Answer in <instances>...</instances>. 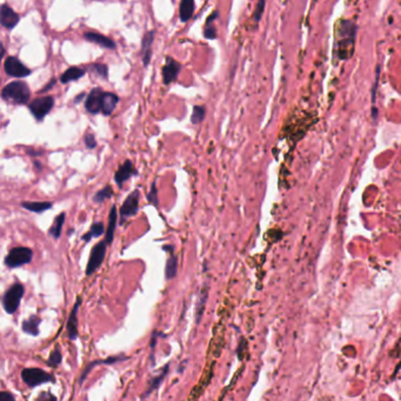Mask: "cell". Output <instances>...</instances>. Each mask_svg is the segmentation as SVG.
Listing matches in <instances>:
<instances>
[{"label":"cell","mask_w":401,"mask_h":401,"mask_svg":"<svg viewBox=\"0 0 401 401\" xmlns=\"http://www.w3.org/2000/svg\"><path fill=\"white\" fill-rule=\"evenodd\" d=\"M84 75H85L84 68L72 66L68 68V70H66V72L62 73L60 76V81L62 82V84H67V82H70V81L78 80V79H80Z\"/></svg>","instance_id":"d4e9b609"},{"label":"cell","mask_w":401,"mask_h":401,"mask_svg":"<svg viewBox=\"0 0 401 401\" xmlns=\"http://www.w3.org/2000/svg\"><path fill=\"white\" fill-rule=\"evenodd\" d=\"M33 259V251L28 247H14V248L10 249L7 255L5 257V265L8 268H18L26 264H30Z\"/></svg>","instance_id":"5b68a950"},{"label":"cell","mask_w":401,"mask_h":401,"mask_svg":"<svg viewBox=\"0 0 401 401\" xmlns=\"http://www.w3.org/2000/svg\"><path fill=\"white\" fill-rule=\"evenodd\" d=\"M55 82H56V80H55V79H52V80H51V82H50V84H48V85H46V87H45V89H44V90H41V93H42V92H45V91L50 90V89H51V87H52V85H53V84H55Z\"/></svg>","instance_id":"60d3db41"},{"label":"cell","mask_w":401,"mask_h":401,"mask_svg":"<svg viewBox=\"0 0 401 401\" xmlns=\"http://www.w3.org/2000/svg\"><path fill=\"white\" fill-rule=\"evenodd\" d=\"M85 40L90 41V42H95V44L100 45V46L105 48H110V50H115V42L112 40V39L107 38V37L102 36V34L95 33V32H86L84 34Z\"/></svg>","instance_id":"d6986e66"},{"label":"cell","mask_w":401,"mask_h":401,"mask_svg":"<svg viewBox=\"0 0 401 401\" xmlns=\"http://www.w3.org/2000/svg\"><path fill=\"white\" fill-rule=\"evenodd\" d=\"M81 304V298L79 297L76 299V303L73 306L72 311H71L70 315H68L67 321H66V331H67V337L70 340H76L78 338V312H79V307H80Z\"/></svg>","instance_id":"8fae6325"},{"label":"cell","mask_w":401,"mask_h":401,"mask_svg":"<svg viewBox=\"0 0 401 401\" xmlns=\"http://www.w3.org/2000/svg\"><path fill=\"white\" fill-rule=\"evenodd\" d=\"M218 16H219L218 11H214V12H213L211 16L207 18L206 26H205V31H204L205 38L215 39V37H217V31H215V27H214V25H213V21H214L215 18H218Z\"/></svg>","instance_id":"f1b7e54d"},{"label":"cell","mask_w":401,"mask_h":401,"mask_svg":"<svg viewBox=\"0 0 401 401\" xmlns=\"http://www.w3.org/2000/svg\"><path fill=\"white\" fill-rule=\"evenodd\" d=\"M139 198H140V193H139L138 190H134L125 199L120 207V211H119L120 225H123L130 217L135 215L136 212L139 211Z\"/></svg>","instance_id":"ba28073f"},{"label":"cell","mask_w":401,"mask_h":401,"mask_svg":"<svg viewBox=\"0 0 401 401\" xmlns=\"http://www.w3.org/2000/svg\"><path fill=\"white\" fill-rule=\"evenodd\" d=\"M116 224H118V210H116L115 205H113L110 210L109 224H107L106 232H105V240H106V243L109 244V245L113 243V239H115Z\"/></svg>","instance_id":"e0dca14e"},{"label":"cell","mask_w":401,"mask_h":401,"mask_svg":"<svg viewBox=\"0 0 401 401\" xmlns=\"http://www.w3.org/2000/svg\"><path fill=\"white\" fill-rule=\"evenodd\" d=\"M0 400H2V401H13L14 400V395L11 393V392H6V391H4V392H1V393H0Z\"/></svg>","instance_id":"74e56055"},{"label":"cell","mask_w":401,"mask_h":401,"mask_svg":"<svg viewBox=\"0 0 401 401\" xmlns=\"http://www.w3.org/2000/svg\"><path fill=\"white\" fill-rule=\"evenodd\" d=\"M112 195H113L112 187H111L110 185H107V186H105L104 189H101L100 191H98V192L95 193V197H93V201H95V204H101V203H104L105 200H107V199H110Z\"/></svg>","instance_id":"f546056e"},{"label":"cell","mask_w":401,"mask_h":401,"mask_svg":"<svg viewBox=\"0 0 401 401\" xmlns=\"http://www.w3.org/2000/svg\"><path fill=\"white\" fill-rule=\"evenodd\" d=\"M264 8H265V0H258L257 7H255V11H254L255 21L260 20L261 16H263V13H264Z\"/></svg>","instance_id":"d590c367"},{"label":"cell","mask_w":401,"mask_h":401,"mask_svg":"<svg viewBox=\"0 0 401 401\" xmlns=\"http://www.w3.org/2000/svg\"><path fill=\"white\" fill-rule=\"evenodd\" d=\"M160 335H163V333H160V332H158V331H153L152 335H151L150 347H151V349H152V354H151V363H152V365H154V354L153 353H154L156 340H158V338L160 337Z\"/></svg>","instance_id":"e575fe53"},{"label":"cell","mask_w":401,"mask_h":401,"mask_svg":"<svg viewBox=\"0 0 401 401\" xmlns=\"http://www.w3.org/2000/svg\"><path fill=\"white\" fill-rule=\"evenodd\" d=\"M4 68L5 72L8 76H14V78H22V76H27L31 75V71L17 57H8V58H6Z\"/></svg>","instance_id":"9c48e42d"},{"label":"cell","mask_w":401,"mask_h":401,"mask_svg":"<svg viewBox=\"0 0 401 401\" xmlns=\"http://www.w3.org/2000/svg\"><path fill=\"white\" fill-rule=\"evenodd\" d=\"M147 201L151 205H153L154 207L159 206V198H158V189H156V183L153 181L152 185H151V191L147 194Z\"/></svg>","instance_id":"d6a6232c"},{"label":"cell","mask_w":401,"mask_h":401,"mask_svg":"<svg viewBox=\"0 0 401 401\" xmlns=\"http://www.w3.org/2000/svg\"><path fill=\"white\" fill-rule=\"evenodd\" d=\"M163 249H164L165 252H167V253L174 252V247H173L172 245H164V246H163Z\"/></svg>","instance_id":"ab89813d"},{"label":"cell","mask_w":401,"mask_h":401,"mask_svg":"<svg viewBox=\"0 0 401 401\" xmlns=\"http://www.w3.org/2000/svg\"><path fill=\"white\" fill-rule=\"evenodd\" d=\"M169 369H170V363H166V365L164 366L163 369L160 371V373L158 375H155V377L151 378L150 382H149V387H147L146 391H145V393L141 395V398L145 399V398H147L149 395H151L153 393V392L155 391V389H158L160 387L161 382H163L165 378H166L167 373H169Z\"/></svg>","instance_id":"ac0fdd59"},{"label":"cell","mask_w":401,"mask_h":401,"mask_svg":"<svg viewBox=\"0 0 401 401\" xmlns=\"http://www.w3.org/2000/svg\"><path fill=\"white\" fill-rule=\"evenodd\" d=\"M138 174V171L135 170L134 165L131 160H125L123 165L116 170L115 173V181L119 187L123 186L125 181H127L131 177Z\"/></svg>","instance_id":"7c38bea8"},{"label":"cell","mask_w":401,"mask_h":401,"mask_svg":"<svg viewBox=\"0 0 401 401\" xmlns=\"http://www.w3.org/2000/svg\"><path fill=\"white\" fill-rule=\"evenodd\" d=\"M107 245H109V244L106 243V240H104L93 246L92 251H91L89 261H87L86 269H85V274H86L87 277H91L92 274H95V273L100 268L102 263H104L105 255H106Z\"/></svg>","instance_id":"8992f818"},{"label":"cell","mask_w":401,"mask_h":401,"mask_svg":"<svg viewBox=\"0 0 401 401\" xmlns=\"http://www.w3.org/2000/svg\"><path fill=\"white\" fill-rule=\"evenodd\" d=\"M154 31H149L144 36L143 41H141V58H143L144 66H149L152 57V45L154 41Z\"/></svg>","instance_id":"2e32d148"},{"label":"cell","mask_w":401,"mask_h":401,"mask_svg":"<svg viewBox=\"0 0 401 401\" xmlns=\"http://www.w3.org/2000/svg\"><path fill=\"white\" fill-rule=\"evenodd\" d=\"M118 101H119L118 95H115V93L104 92V95H102L101 112L104 113L105 115H110L111 113L115 111L116 104H118Z\"/></svg>","instance_id":"7402d4cb"},{"label":"cell","mask_w":401,"mask_h":401,"mask_svg":"<svg viewBox=\"0 0 401 401\" xmlns=\"http://www.w3.org/2000/svg\"><path fill=\"white\" fill-rule=\"evenodd\" d=\"M40 323H41V319L38 317V315H31L28 319L22 321V324H21L22 332H25L26 334L32 335V337H38L39 333H40V329H39Z\"/></svg>","instance_id":"ffe728a7"},{"label":"cell","mask_w":401,"mask_h":401,"mask_svg":"<svg viewBox=\"0 0 401 401\" xmlns=\"http://www.w3.org/2000/svg\"><path fill=\"white\" fill-rule=\"evenodd\" d=\"M178 273V258L174 255V252L170 253V257L166 261V267H165V278L167 280L177 277Z\"/></svg>","instance_id":"484cf974"},{"label":"cell","mask_w":401,"mask_h":401,"mask_svg":"<svg viewBox=\"0 0 401 401\" xmlns=\"http://www.w3.org/2000/svg\"><path fill=\"white\" fill-rule=\"evenodd\" d=\"M19 20H20V18H19L18 13L14 12L8 5H1V8H0V22H1L2 27L7 28V30H13L18 25Z\"/></svg>","instance_id":"4fadbf2b"},{"label":"cell","mask_w":401,"mask_h":401,"mask_svg":"<svg viewBox=\"0 0 401 401\" xmlns=\"http://www.w3.org/2000/svg\"><path fill=\"white\" fill-rule=\"evenodd\" d=\"M65 218H66V213L65 212L60 213V214L55 219V223H53L52 226H51L50 229H48V234L55 239V240H58V239L60 238L62 226H64V223H65Z\"/></svg>","instance_id":"4316f807"},{"label":"cell","mask_w":401,"mask_h":401,"mask_svg":"<svg viewBox=\"0 0 401 401\" xmlns=\"http://www.w3.org/2000/svg\"><path fill=\"white\" fill-rule=\"evenodd\" d=\"M102 92L101 89H95L91 91V93L87 95L86 102H85V107H86L87 112L92 113V115H96L102 109Z\"/></svg>","instance_id":"5bb4252c"},{"label":"cell","mask_w":401,"mask_h":401,"mask_svg":"<svg viewBox=\"0 0 401 401\" xmlns=\"http://www.w3.org/2000/svg\"><path fill=\"white\" fill-rule=\"evenodd\" d=\"M357 25L351 20H341L337 41V53L340 59H348L354 52Z\"/></svg>","instance_id":"6da1fadb"},{"label":"cell","mask_w":401,"mask_h":401,"mask_svg":"<svg viewBox=\"0 0 401 401\" xmlns=\"http://www.w3.org/2000/svg\"><path fill=\"white\" fill-rule=\"evenodd\" d=\"M20 206L30 212L42 213L52 209V203L51 201H22Z\"/></svg>","instance_id":"603a6c76"},{"label":"cell","mask_w":401,"mask_h":401,"mask_svg":"<svg viewBox=\"0 0 401 401\" xmlns=\"http://www.w3.org/2000/svg\"><path fill=\"white\" fill-rule=\"evenodd\" d=\"M91 71H93V72H95L96 75L99 76H101V78H107V73H109V68H107L106 65H102V64H95L92 65V66L90 67Z\"/></svg>","instance_id":"836d02e7"},{"label":"cell","mask_w":401,"mask_h":401,"mask_svg":"<svg viewBox=\"0 0 401 401\" xmlns=\"http://www.w3.org/2000/svg\"><path fill=\"white\" fill-rule=\"evenodd\" d=\"M53 106H55V99L50 95H45L41 98L34 99L32 102H30L28 109L37 120H42L51 112Z\"/></svg>","instance_id":"52a82bcc"},{"label":"cell","mask_w":401,"mask_h":401,"mask_svg":"<svg viewBox=\"0 0 401 401\" xmlns=\"http://www.w3.org/2000/svg\"><path fill=\"white\" fill-rule=\"evenodd\" d=\"M42 399H44V400H48V399L57 400V397H55L53 394H51L50 392H47V393H46V392H44V393H41L40 395H39L38 399H37V400H42Z\"/></svg>","instance_id":"f35d334b"},{"label":"cell","mask_w":401,"mask_h":401,"mask_svg":"<svg viewBox=\"0 0 401 401\" xmlns=\"http://www.w3.org/2000/svg\"><path fill=\"white\" fill-rule=\"evenodd\" d=\"M194 0H181L180 1V8H179V16H180V20L183 22H186L192 18L193 13H194Z\"/></svg>","instance_id":"cb8c5ba5"},{"label":"cell","mask_w":401,"mask_h":401,"mask_svg":"<svg viewBox=\"0 0 401 401\" xmlns=\"http://www.w3.org/2000/svg\"><path fill=\"white\" fill-rule=\"evenodd\" d=\"M205 115H206V109L204 106H194L193 107L192 116H191V121L194 125L200 124L205 119Z\"/></svg>","instance_id":"1f68e13d"},{"label":"cell","mask_w":401,"mask_h":401,"mask_svg":"<svg viewBox=\"0 0 401 401\" xmlns=\"http://www.w3.org/2000/svg\"><path fill=\"white\" fill-rule=\"evenodd\" d=\"M180 64L178 61H175L171 57H167L166 64L163 67V79L165 85H170L171 82L177 79L178 73L180 72Z\"/></svg>","instance_id":"9a60e30c"},{"label":"cell","mask_w":401,"mask_h":401,"mask_svg":"<svg viewBox=\"0 0 401 401\" xmlns=\"http://www.w3.org/2000/svg\"><path fill=\"white\" fill-rule=\"evenodd\" d=\"M85 95H85V93H81V95H79V96H78V98H76V100H75V101H76V102H79V101H80V100H81V99H82V98H85Z\"/></svg>","instance_id":"b9f144b4"},{"label":"cell","mask_w":401,"mask_h":401,"mask_svg":"<svg viewBox=\"0 0 401 401\" xmlns=\"http://www.w3.org/2000/svg\"><path fill=\"white\" fill-rule=\"evenodd\" d=\"M21 379L28 387H37L47 382H56L55 375L47 373L44 369L37 367L24 368L21 371Z\"/></svg>","instance_id":"277c9868"},{"label":"cell","mask_w":401,"mask_h":401,"mask_svg":"<svg viewBox=\"0 0 401 401\" xmlns=\"http://www.w3.org/2000/svg\"><path fill=\"white\" fill-rule=\"evenodd\" d=\"M105 232V226L104 224L100 223V221H96V223H93L92 226H91L90 231L86 233L85 235H82L81 239L85 241V243H89L92 238H99L104 234Z\"/></svg>","instance_id":"83f0119b"},{"label":"cell","mask_w":401,"mask_h":401,"mask_svg":"<svg viewBox=\"0 0 401 401\" xmlns=\"http://www.w3.org/2000/svg\"><path fill=\"white\" fill-rule=\"evenodd\" d=\"M207 298H209V286L205 285L203 288L199 291L198 301H197V311H195V324L199 325L203 318L205 312V306H206Z\"/></svg>","instance_id":"44dd1931"},{"label":"cell","mask_w":401,"mask_h":401,"mask_svg":"<svg viewBox=\"0 0 401 401\" xmlns=\"http://www.w3.org/2000/svg\"><path fill=\"white\" fill-rule=\"evenodd\" d=\"M124 360H127V357L120 354V355H116V357H110V358H107V359H99V360L91 361V363H87L86 367L82 369L80 377H79V386H82V383H84L85 380L87 379V377H89L91 371H92L95 367H96V366L113 365V363H121V361H124Z\"/></svg>","instance_id":"30bf717a"},{"label":"cell","mask_w":401,"mask_h":401,"mask_svg":"<svg viewBox=\"0 0 401 401\" xmlns=\"http://www.w3.org/2000/svg\"><path fill=\"white\" fill-rule=\"evenodd\" d=\"M25 294V287L21 283H14L7 288L2 297L1 304L4 307L5 312L8 314H13L17 312V309L20 306L21 299Z\"/></svg>","instance_id":"3957f363"},{"label":"cell","mask_w":401,"mask_h":401,"mask_svg":"<svg viewBox=\"0 0 401 401\" xmlns=\"http://www.w3.org/2000/svg\"><path fill=\"white\" fill-rule=\"evenodd\" d=\"M84 143L85 145H86L87 149H90V150H93L96 147L95 136L93 134H91V133H87V134L84 136Z\"/></svg>","instance_id":"8d00e7d4"},{"label":"cell","mask_w":401,"mask_h":401,"mask_svg":"<svg viewBox=\"0 0 401 401\" xmlns=\"http://www.w3.org/2000/svg\"><path fill=\"white\" fill-rule=\"evenodd\" d=\"M31 96V91L24 81H13L2 89L1 98L6 101H12L17 105L27 104Z\"/></svg>","instance_id":"7a4b0ae2"},{"label":"cell","mask_w":401,"mask_h":401,"mask_svg":"<svg viewBox=\"0 0 401 401\" xmlns=\"http://www.w3.org/2000/svg\"><path fill=\"white\" fill-rule=\"evenodd\" d=\"M61 360H62V355H61L60 347L56 346V348L53 349L52 352H51L50 357H48L47 365L50 366V367H53V368L58 367V366L61 363Z\"/></svg>","instance_id":"4dcf8cb0"}]
</instances>
